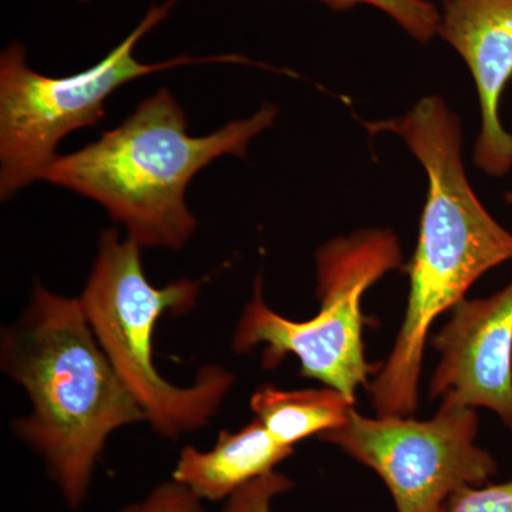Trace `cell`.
<instances>
[{
	"label": "cell",
	"instance_id": "obj_4",
	"mask_svg": "<svg viewBox=\"0 0 512 512\" xmlns=\"http://www.w3.org/2000/svg\"><path fill=\"white\" fill-rule=\"evenodd\" d=\"M201 282L178 279L151 285L141 247L120 239L116 229L101 234L92 274L80 303L97 342L146 414L154 431L178 439L207 426L232 389L235 376L218 365L202 366L191 386L165 380L154 363V332L164 315H184L197 306Z\"/></svg>",
	"mask_w": 512,
	"mask_h": 512
},
{
	"label": "cell",
	"instance_id": "obj_13",
	"mask_svg": "<svg viewBox=\"0 0 512 512\" xmlns=\"http://www.w3.org/2000/svg\"><path fill=\"white\" fill-rule=\"evenodd\" d=\"M293 488V481L279 471L265 474L224 501L221 512H272L279 495Z\"/></svg>",
	"mask_w": 512,
	"mask_h": 512
},
{
	"label": "cell",
	"instance_id": "obj_15",
	"mask_svg": "<svg viewBox=\"0 0 512 512\" xmlns=\"http://www.w3.org/2000/svg\"><path fill=\"white\" fill-rule=\"evenodd\" d=\"M446 512H512V481L467 488L448 500Z\"/></svg>",
	"mask_w": 512,
	"mask_h": 512
},
{
	"label": "cell",
	"instance_id": "obj_18",
	"mask_svg": "<svg viewBox=\"0 0 512 512\" xmlns=\"http://www.w3.org/2000/svg\"><path fill=\"white\" fill-rule=\"evenodd\" d=\"M441 512H446V508H444V510H443V511H441Z\"/></svg>",
	"mask_w": 512,
	"mask_h": 512
},
{
	"label": "cell",
	"instance_id": "obj_5",
	"mask_svg": "<svg viewBox=\"0 0 512 512\" xmlns=\"http://www.w3.org/2000/svg\"><path fill=\"white\" fill-rule=\"evenodd\" d=\"M315 259L318 315L296 322L272 311L258 278L254 296L235 328L232 349L248 353L262 346L265 369H275L286 356L298 357L302 377L355 400L357 387H369L370 373L379 370L365 356L363 295L402 266V249L390 229L367 228L330 239L316 251Z\"/></svg>",
	"mask_w": 512,
	"mask_h": 512
},
{
	"label": "cell",
	"instance_id": "obj_2",
	"mask_svg": "<svg viewBox=\"0 0 512 512\" xmlns=\"http://www.w3.org/2000/svg\"><path fill=\"white\" fill-rule=\"evenodd\" d=\"M276 114L264 104L248 119L194 137L183 107L161 89L96 143L57 157L45 181L96 201L141 248L178 251L198 227L185 201L194 175L222 156L245 157Z\"/></svg>",
	"mask_w": 512,
	"mask_h": 512
},
{
	"label": "cell",
	"instance_id": "obj_8",
	"mask_svg": "<svg viewBox=\"0 0 512 512\" xmlns=\"http://www.w3.org/2000/svg\"><path fill=\"white\" fill-rule=\"evenodd\" d=\"M431 346L440 355L431 400L485 407L512 430V279L488 298L458 302Z\"/></svg>",
	"mask_w": 512,
	"mask_h": 512
},
{
	"label": "cell",
	"instance_id": "obj_9",
	"mask_svg": "<svg viewBox=\"0 0 512 512\" xmlns=\"http://www.w3.org/2000/svg\"><path fill=\"white\" fill-rule=\"evenodd\" d=\"M440 36L466 62L476 83L481 130L474 163L501 177L512 168V134L500 117L501 97L512 79V0H443Z\"/></svg>",
	"mask_w": 512,
	"mask_h": 512
},
{
	"label": "cell",
	"instance_id": "obj_12",
	"mask_svg": "<svg viewBox=\"0 0 512 512\" xmlns=\"http://www.w3.org/2000/svg\"><path fill=\"white\" fill-rule=\"evenodd\" d=\"M329 9L342 12L356 5H369L386 13L410 37L427 45L439 29L440 10L430 0H316Z\"/></svg>",
	"mask_w": 512,
	"mask_h": 512
},
{
	"label": "cell",
	"instance_id": "obj_10",
	"mask_svg": "<svg viewBox=\"0 0 512 512\" xmlns=\"http://www.w3.org/2000/svg\"><path fill=\"white\" fill-rule=\"evenodd\" d=\"M293 454L258 419L238 431H220L210 451L187 446L178 457L173 480L202 501H227L242 487L275 471Z\"/></svg>",
	"mask_w": 512,
	"mask_h": 512
},
{
	"label": "cell",
	"instance_id": "obj_17",
	"mask_svg": "<svg viewBox=\"0 0 512 512\" xmlns=\"http://www.w3.org/2000/svg\"><path fill=\"white\" fill-rule=\"evenodd\" d=\"M79 2H89V0H79Z\"/></svg>",
	"mask_w": 512,
	"mask_h": 512
},
{
	"label": "cell",
	"instance_id": "obj_6",
	"mask_svg": "<svg viewBox=\"0 0 512 512\" xmlns=\"http://www.w3.org/2000/svg\"><path fill=\"white\" fill-rule=\"evenodd\" d=\"M177 0L151 6L126 39L99 63L72 76L37 73L22 43H10L0 57V197L45 181L60 141L104 117L111 94L147 74L195 63L247 62L241 56H180L161 63L137 60L138 42L170 15Z\"/></svg>",
	"mask_w": 512,
	"mask_h": 512
},
{
	"label": "cell",
	"instance_id": "obj_11",
	"mask_svg": "<svg viewBox=\"0 0 512 512\" xmlns=\"http://www.w3.org/2000/svg\"><path fill=\"white\" fill-rule=\"evenodd\" d=\"M251 409L279 443L293 448L308 437L342 427L355 400L328 386L282 390L266 384L252 394Z\"/></svg>",
	"mask_w": 512,
	"mask_h": 512
},
{
	"label": "cell",
	"instance_id": "obj_14",
	"mask_svg": "<svg viewBox=\"0 0 512 512\" xmlns=\"http://www.w3.org/2000/svg\"><path fill=\"white\" fill-rule=\"evenodd\" d=\"M120 512H205L202 500L187 487L170 481L158 484L143 498Z\"/></svg>",
	"mask_w": 512,
	"mask_h": 512
},
{
	"label": "cell",
	"instance_id": "obj_16",
	"mask_svg": "<svg viewBox=\"0 0 512 512\" xmlns=\"http://www.w3.org/2000/svg\"><path fill=\"white\" fill-rule=\"evenodd\" d=\"M505 200H507L508 204L512 207V192H508V194L505 195Z\"/></svg>",
	"mask_w": 512,
	"mask_h": 512
},
{
	"label": "cell",
	"instance_id": "obj_3",
	"mask_svg": "<svg viewBox=\"0 0 512 512\" xmlns=\"http://www.w3.org/2000/svg\"><path fill=\"white\" fill-rule=\"evenodd\" d=\"M365 126L370 134L390 131L402 138L429 181L399 332L404 342L421 346L441 313L463 301L490 269L512 261V234L471 188L461 121L441 97H424L403 116Z\"/></svg>",
	"mask_w": 512,
	"mask_h": 512
},
{
	"label": "cell",
	"instance_id": "obj_19",
	"mask_svg": "<svg viewBox=\"0 0 512 512\" xmlns=\"http://www.w3.org/2000/svg\"><path fill=\"white\" fill-rule=\"evenodd\" d=\"M441 2H443V0H441Z\"/></svg>",
	"mask_w": 512,
	"mask_h": 512
},
{
	"label": "cell",
	"instance_id": "obj_1",
	"mask_svg": "<svg viewBox=\"0 0 512 512\" xmlns=\"http://www.w3.org/2000/svg\"><path fill=\"white\" fill-rule=\"evenodd\" d=\"M0 367L32 404L28 416L13 421V433L42 457L67 507L80 510L111 434L147 421L80 299L37 284L23 315L2 330Z\"/></svg>",
	"mask_w": 512,
	"mask_h": 512
},
{
	"label": "cell",
	"instance_id": "obj_7",
	"mask_svg": "<svg viewBox=\"0 0 512 512\" xmlns=\"http://www.w3.org/2000/svg\"><path fill=\"white\" fill-rule=\"evenodd\" d=\"M476 409L441 403L430 420L366 417L355 409L323 441L375 471L392 495L397 512H441L453 495L483 487L498 467L477 446Z\"/></svg>",
	"mask_w": 512,
	"mask_h": 512
}]
</instances>
